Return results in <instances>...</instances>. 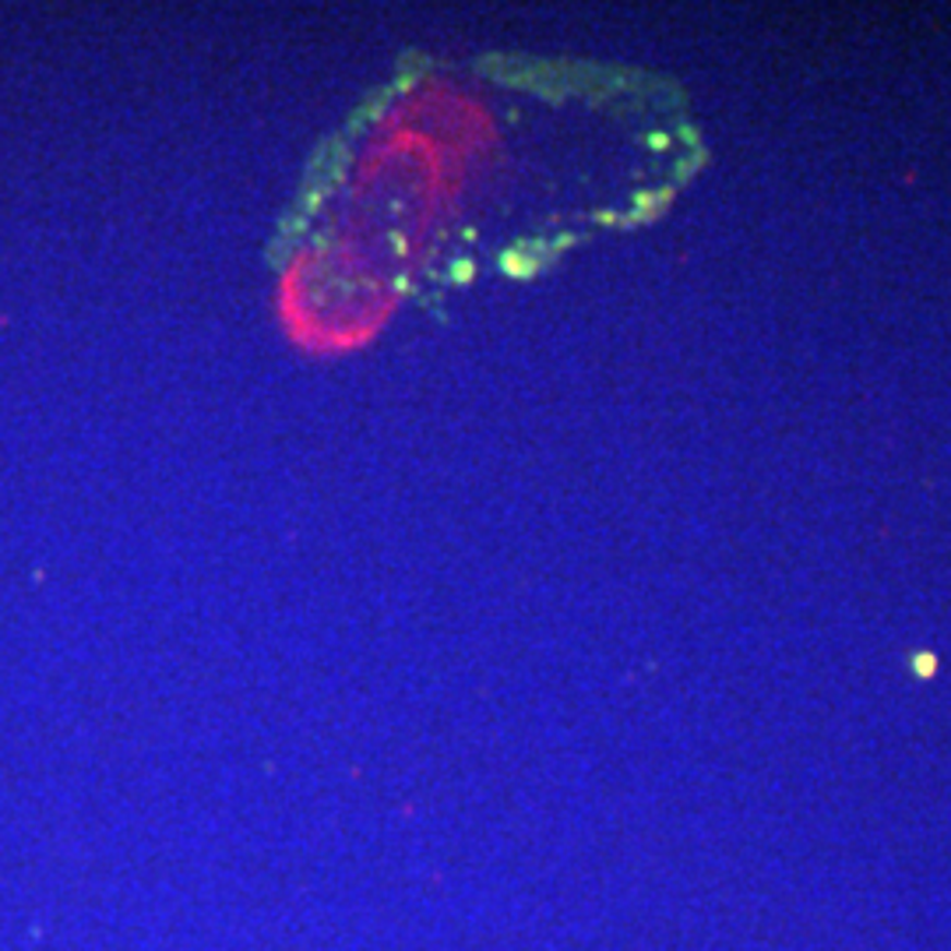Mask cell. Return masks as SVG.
<instances>
[{
	"label": "cell",
	"mask_w": 951,
	"mask_h": 951,
	"mask_svg": "<svg viewBox=\"0 0 951 951\" xmlns=\"http://www.w3.org/2000/svg\"><path fill=\"white\" fill-rule=\"evenodd\" d=\"M575 88L526 68L431 64L381 88L314 162L289 208L279 311L303 349L366 342L444 289L508 272L515 251L567 243L606 212L546 188L578 170Z\"/></svg>",
	"instance_id": "cell-1"
}]
</instances>
